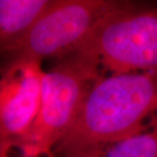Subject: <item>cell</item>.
Segmentation results:
<instances>
[{
  "mask_svg": "<svg viewBox=\"0 0 157 157\" xmlns=\"http://www.w3.org/2000/svg\"><path fill=\"white\" fill-rule=\"evenodd\" d=\"M157 115V73L112 74L90 88L74 123L54 150L62 157H97L143 131Z\"/></svg>",
  "mask_w": 157,
  "mask_h": 157,
  "instance_id": "6da1fadb",
  "label": "cell"
},
{
  "mask_svg": "<svg viewBox=\"0 0 157 157\" xmlns=\"http://www.w3.org/2000/svg\"><path fill=\"white\" fill-rule=\"evenodd\" d=\"M69 53L113 74L157 73V9L121 2L101 17Z\"/></svg>",
  "mask_w": 157,
  "mask_h": 157,
  "instance_id": "7a4b0ae2",
  "label": "cell"
},
{
  "mask_svg": "<svg viewBox=\"0 0 157 157\" xmlns=\"http://www.w3.org/2000/svg\"><path fill=\"white\" fill-rule=\"evenodd\" d=\"M101 78L95 64L69 53L42 79L41 101L28 135L16 149L23 157L49 154L74 123L90 88Z\"/></svg>",
  "mask_w": 157,
  "mask_h": 157,
  "instance_id": "3957f363",
  "label": "cell"
},
{
  "mask_svg": "<svg viewBox=\"0 0 157 157\" xmlns=\"http://www.w3.org/2000/svg\"><path fill=\"white\" fill-rule=\"evenodd\" d=\"M121 2L108 0H52L9 61H42L67 55L95 23Z\"/></svg>",
  "mask_w": 157,
  "mask_h": 157,
  "instance_id": "277c9868",
  "label": "cell"
},
{
  "mask_svg": "<svg viewBox=\"0 0 157 157\" xmlns=\"http://www.w3.org/2000/svg\"><path fill=\"white\" fill-rule=\"evenodd\" d=\"M44 71L40 61L8 62L0 75V154L17 148L39 113Z\"/></svg>",
  "mask_w": 157,
  "mask_h": 157,
  "instance_id": "5b68a950",
  "label": "cell"
},
{
  "mask_svg": "<svg viewBox=\"0 0 157 157\" xmlns=\"http://www.w3.org/2000/svg\"><path fill=\"white\" fill-rule=\"evenodd\" d=\"M52 0H0V54L9 58Z\"/></svg>",
  "mask_w": 157,
  "mask_h": 157,
  "instance_id": "8992f818",
  "label": "cell"
},
{
  "mask_svg": "<svg viewBox=\"0 0 157 157\" xmlns=\"http://www.w3.org/2000/svg\"><path fill=\"white\" fill-rule=\"evenodd\" d=\"M39 157H56V155H55L54 152H51V153H49V154L43 155H41V156H39Z\"/></svg>",
  "mask_w": 157,
  "mask_h": 157,
  "instance_id": "52a82bcc",
  "label": "cell"
}]
</instances>
